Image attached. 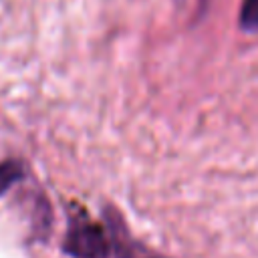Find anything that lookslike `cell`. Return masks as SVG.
Here are the masks:
<instances>
[{
    "mask_svg": "<svg viewBox=\"0 0 258 258\" xmlns=\"http://www.w3.org/2000/svg\"><path fill=\"white\" fill-rule=\"evenodd\" d=\"M240 28L246 32H258V0H244L242 2Z\"/></svg>",
    "mask_w": 258,
    "mask_h": 258,
    "instance_id": "3",
    "label": "cell"
},
{
    "mask_svg": "<svg viewBox=\"0 0 258 258\" xmlns=\"http://www.w3.org/2000/svg\"><path fill=\"white\" fill-rule=\"evenodd\" d=\"M64 252L73 258H107L111 252V238H107L101 226L79 214L69 224Z\"/></svg>",
    "mask_w": 258,
    "mask_h": 258,
    "instance_id": "1",
    "label": "cell"
},
{
    "mask_svg": "<svg viewBox=\"0 0 258 258\" xmlns=\"http://www.w3.org/2000/svg\"><path fill=\"white\" fill-rule=\"evenodd\" d=\"M22 165L14 159H6L0 163V196H4L14 183L22 179Z\"/></svg>",
    "mask_w": 258,
    "mask_h": 258,
    "instance_id": "2",
    "label": "cell"
}]
</instances>
